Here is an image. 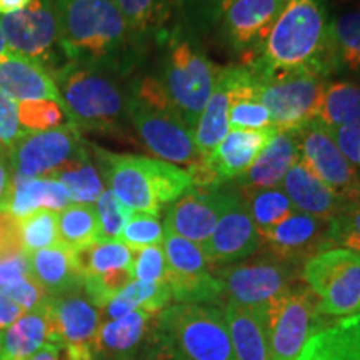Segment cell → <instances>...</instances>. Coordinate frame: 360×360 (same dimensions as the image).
I'll list each match as a JSON object with an SVG mask.
<instances>
[{
	"label": "cell",
	"mask_w": 360,
	"mask_h": 360,
	"mask_svg": "<svg viewBox=\"0 0 360 360\" xmlns=\"http://www.w3.org/2000/svg\"><path fill=\"white\" fill-rule=\"evenodd\" d=\"M165 236V229L159 217L150 214L134 212L130 215L127 225L120 233L119 240L129 247L130 250H141L146 247L162 245Z\"/></svg>",
	"instance_id": "42"
},
{
	"label": "cell",
	"mask_w": 360,
	"mask_h": 360,
	"mask_svg": "<svg viewBox=\"0 0 360 360\" xmlns=\"http://www.w3.org/2000/svg\"><path fill=\"white\" fill-rule=\"evenodd\" d=\"M327 130L345 159L354 167L360 165V124L337 125V127H327Z\"/></svg>",
	"instance_id": "50"
},
{
	"label": "cell",
	"mask_w": 360,
	"mask_h": 360,
	"mask_svg": "<svg viewBox=\"0 0 360 360\" xmlns=\"http://www.w3.org/2000/svg\"><path fill=\"white\" fill-rule=\"evenodd\" d=\"M0 355H2V332H0Z\"/></svg>",
	"instance_id": "59"
},
{
	"label": "cell",
	"mask_w": 360,
	"mask_h": 360,
	"mask_svg": "<svg viewBox=\"0 0 360 360\" xmlns=\"http://www.w3.org/2000/svg\"><path fill=\"white\" fill-rule=\"evenodd\" d=\"M170 300H172V292L167 282L132 281L119 295L103 305L101 315L102 319L114 321L137 309L159 314L169 307Z\"/></svg>",
	"instance_id": "31"
},
{
	"label": "cell",
	"mask_w": 360,
	"mask_h": 360,
	"mask_svg": "<svg viewBox=\"0 0 360 360\" xmlns=\"http://www.w3.org/2000/svg\"><path fill=\"white\" fill-rule=\"evenodd\" d=\"M295 162H299L297 132H278L252 162L247 172L236 179L233 186L240 191L281 187L283 177Z\"/></svg>",
	"instance_id": "23"
},
{
	"label": "cell",
	"mask_w": 360,
	"mask_h": 360,
	"mask_svg": "<svg viewBox=\"0 0 360 360\" xmlns=\"http://www.w3.org/2000/svg\"><path fill=\"white\" fill-rule=\"evenodd\" d=\"M157 342V340H155ZM150 360H177L174 357V355H170L167 350L165 349H162L159 344H157V349H155V352L150 355Z\"/></svg>",
	"instance_id": "57"
},
{
	"label": "cell",
	"mask_w": 360,
	"mask_h": 360,
	"mask_svg": "<svg viewBox=\"0 0 360 360\" xmlns=\"http://www.w3.org/2000/svg\"><path fill=\"white\" fill-rule=\"evenodd\" d=\"M229 334H231L233 360H270L262 307H225Z\"/></svg>",
	"instance_id": "28"
},
{
	"label": "cell",
	"mask_w": 360,
	"mask_h": 360,
	"mask_svg": "<svg viewBox=\"0 0 360 360\" xmlns=\"http://www.w3.org/2000/svg\"><path fill=\"white\" fill-rule=\"evenodd\" d=\"M285 0H236L220 19L224 37L247 64L262 51Z\"/></svg>",
	"instance_id": "18"
},
{
	"label": "cell",
	"mask_w": 360,
	"mask_h": 360,
	"mask_svg": "<svg viewBox=\"0 0 360 360\" xmlns=\"http://www.w3.org/2000/svg\"><path fill=\"white\" fill-rule=\"evenodd\" d=\"M236 187L214 184V186H192L169 205L164 227L177 236L204 245L214 232L219 219L227 209Z\"/></svg>",
	"instance_id": "14"
},
{
	"label": "cell",
	"mask_w": 360,
	"mask_h": 360,
	"mask_svg": "<svg viewBox=\"0 0 360 360\" xmlns=\"http://www.w3.org/2000/svg\"><path fill=\"white\" fill-rule=\"evenodd\" d=\"M58 212L37 210L29 217L19 220L22 249L25 254L47 249L58 244Z\"/></svg>",
	"instance_id": "40"
},
{
	"label": "cell",
	"mask_w": 360,
	"mask_h": 360,
	"mask_svg": "<svg viewBox=\"0 0 360 360\" xmlns=\"http://www.w3.org/2000/svg\"><path fill=\"white\" fill-rule=\"evenodd\" d=\"M29 360H94V355L67 344L60 337L52 335L47 344Z\"/></svg>",
	"instance_id": "51"
},
{
	"label": "cell",
	"mask_w": 360,
	"mask_h": 360,
	"mask_svg": "<svg viewBox=\"0 0 360 360\" xmlns=\"http://www.w3.org/2000/svg\"><path fill=\"white\" fill-rule=\"evenodd\" d=\"M47 309L53 334L84 352L96 355V340L102 326L101 309L89 300L82 289L49 297Z\"/></svg>",
	"instance_id": "19"
},
{
	"label": "cell",
	"mask_w": 360,
	"mask_h": 360,
	"mask_svg": "<svg viewBox=\"0 0 360 360\" xmlns=\"http://www.w3.org/2000/svg\"><path fill=\"white\" fill-rule=\"evenodd\" d=\"M122 13L129 34L137 35L160 24L167 15L169 0H114Z\"/></svg>",
	"instance_id": "41"
},
{
	"label": "cell",
	"mask_w": 360,
	"mask_h": 360,
	"mask_svg": "<svg viewBox=\"0 0 360 360\" xmlns=\"http://www.w3.org/2000/svg\"><path fill=\"white\" fill-rule=\"evenodd\" d=\"M53 80L64 112L79 129H112L125 114L127 97L122 89L97 67L69 62L53 70Z\"/></svg>",
	"instance_id": "5"
},
{
	"label": "cell",
	"mask_w": 360,
	"mask_h": 360,
	"mask_svg": "<svg viewBox=\"0 0 360 360\" xmlns=\"http://www.w3.org/2000/svg\"><path fill=\"white\" fill-rule=\"evenodd\" d=\"M236 0H180V7L192 24L207 27L220 22L222 15Z\"/></svg>",
	"instance_id": "47"
},
{
	"label": "cell",
	"mask_w": 360,
	"mask_h": 360,
	"mask_svg": "<svg viewBox=\"0 0 360 360\" xmlns=\"http://www.w3.org/2000/svg\"><path fill=\"white\" fill-rule=\"evenodd\" d=\"M11 47H8L6 39H4V34H2V29H0V57H6L11 53Z\"/></svg>",
	"instance_id": "58"
},
{
	"label": "cell",
	"mask_w": 360,
	"mask_h": 360,
	"mask_svg": "<svg viewBox=\"0 0 360 360\" xmlns=\"http://www.w3.org/2000/svg\"><path fill=\"white\" fill-rule=\"evenodd\" d=\"M332 249H347L360 254V192L345 199L340 212L328 220Z\"/></svg>",
	"instance_id": "39"
},
{
	"label": "cell",
	"mask_w": 360,
	"mask_h": 360,
	"mask_svg": "<svg viewBox=\"0 0 360 360\" xmlns=\"http://www.w3.org/2000/svg\"><path fill=\"white\" fill-rule=\"evenodd\" d=\"M97 169L109 191L134 212L159 217L162 204L157 197L154 159L130 154H115L94 146Z\"/></svg>",
	"instance_id": "12"
},
{
	"label": "cell",
	"mask_w": 360,
	"mask_h": 360,
	"mask_svg": "<svg viewBox=\"0 0 360 360\" xmlns=\"http://www.w3.org/2000/svg\"><path fill=\"white\" fill-rule=\"evenodd\" d=\"M60 49L74 64L94 65L125 47L129 29L114 0H60Z\"/></svg>",
	"instance_id": "2"
},
{
	"label": "cell",
	"mask_w": 360,
	"mask_h": 360,
	"mask_svg": "<svg viewBox=\"0 0 360 360\" xmlns=\"http://www.w3.org/2000/svg\"><path fill=\"white\" fill-rule=\"evenodd\" d=\"M87 155L80 130L72 122L40 132H27L7 148L12 174L30 179L52 177L57 170Z\"/></svg>",
	"instance_id": "9"
},
{
	"label": "cell",
	"mask_w": 360,
	"mask_h": 360,
	"mask_svg": "<svg viewBox=\"0 0 360 360\" xmlns=\"http://www.w3.org/2000/svg\"><path fill=\"white\" fill-rule=\"evenodd\" d=\"M72 204L69 192L60 182L52 177H22L12 175V191L7 214L22 220L37 210L62 212Z\"/></svg>",
	"instance_id": "26"
},
{
	"label": "cell",
	"mask_w": 360,
	"mask_h": 360,
	"mask_svg": "<svg viewBox=\"0 0 360 360\" xmlns=\"http://www.w3.org/2000/svg\"><path fill=\"white\" fill-rule=\"evenodd\" d=\"M132 276L141 282H165L169 265L162 245H152L135 250L132 260Z\"/></svg>",
	"instance_id": "46"
},
{
	"label": "cell",
	"mask_w": 360,
	"mask_h": 360,
	"mask_svg": "<svg viewBox=\"0 0 360 360\" xmlns=\"http://www.w3.org/2000/svg\"><path fill=\"white\" fill-rule=\"evenodd\" d=\"M219 67L187 40H172L167 57L157 79L165 101L192 130L212 96Z\"/></svg>",
	"instance_id": "6"
},
{
	"label": "cell",
	"mask_w": 360,
	"mask_h": 360,
	"mask_svg": "<svg viewBox=\"0 0 360 360\" xmlns=\"http://www.w3.org/2000/svg\"><path fill=\"white\" fill-rule=\"evenodd\" d=\"M305 285L317 297L322 317H349L360 312V254L328 249L304 264Z\"/></svg>",
	"instance_id": "8"
},
{
	"label": "cell",
	"mask_w": 360,
	"mask_h": 360,
	"mask_svg": "<svg viewBox=\"0 0 360 360\" xmlns=\"http://www.w3.org/2000/svg\"><path fill=\"white\" fill-rule=\"evenodd\" d=\"M96 210L98 215V224H101V236H98V242H109V240H119L120 233H122L124 227L127 225L130 215L134 210L125 207L117 197L112 193L109 188L102 192L96 202Z\"/></svg>",
	"instance_id": "44"
},
{
	"label": "cell",
	"mask_w": 360,
	"mask_h": 360,
	"mask_svg": "<svg viewBox=\"0 0 360 360\" xmlns=\"http://www.w3.org/2000/svg\"><path fill=\"white\" fill-rule=\"evenodd\" d=\"M157 314L137 309L124 317L102 322L96 340V354L112 360H134L139 350L155 334Z\"/></svg>",
	"instance_id": "22"
},
{
	"label": "cell",
	"mask_w": 360,
	"mask_h": 360,
	"mask_svg": "<svg viewBox=\"0 0 360 360\" xmlns=\"http://www.w3.org/2000/svg\"><path fill=\"white\" fill-rule=\"evenodd\" d=\"M52 2H56V4H57V2H60V0H52Z\"/></svg>",
	"instance_id": "60"
},
{
	"label": "cell",
	"mask_w": 360,
	"mask_h": 360,
	"mask_svg": "<svg viewBox=\"0 0 360 360\" xmlns=\"http://www.w3.org/2000/svg\"><path fill=\"white\" fill-rule=\"evenodd\" d=\"M17 254H25L22 249L19 220L4 212L0 214V259L12 257Z\"/></svg>",
	"instance_id": "52"
},
{
	"label": "cell",
	"mask_w": 360,
	"mask_h": 360,
	"mask_svg": "<svg viewBox=\"0 0 360 360\" xmlns=\"http://www.w3.org/2000/svg\"><path fill=\"white\" fill-rule=\"evenodd\" d=\"M317 297L305 283H294L264 305L270 360H297L321 328Z\"/></svg>",
	"instance_id": "7"
},
{
	"label": "cell",
	"mask_w": 360,
	"mask_h": 360,
	"mask_svg": "<svg viewBox=\"0 0 360 360\" xmlns=\"http://www.w3.org/2000/svg\"><path fill=\"white\" fill-rule=\"evenodd\" d=\"M245 67L259 80L292 74L327 77L339 69L326 0H285L262 51Z\"/></svg>",
	"instance_id": "1"
},
{
	"label": "cell",
	"mask_w": 360,
	"mask_h": 360,
	"mask_svg": "<svg viewBox=\"0 0 360 360\" xmlns=\"http://www.w3.org/2000/svg\"><path fill=\"white\" fill-rule=\"evenodd\" d=\"M125 114L147 150L159 160L188 167L199 162L193 130L165 101L157 79L147 77L139 82L127 96Z\"/></svg>",
	"instance_id": "4"
},
{
	"label": "cell",
	"mask_w": 360,
	"mask_h": 360,
	"mask_svg": "<svg viewBox=\"0 0 360 360\" xmlns=\"http://www.w3.org/2000/svg\"><path fill=\"white\" fill-rule=\"evenodd\" d=\"M30 4H32V0H0V15L20 12L25 7H29Z\"/></svg>",
	"instance_id": "56"
},
{
	"label": "cell",
	"mask_w": 360,
	"mask_h": 360,
	"mask_svg": "<svg viewBox=\"0 0 360 360\" xmlns=\"http://www.w3.org/2000/svg\"><path fill=\"white\" fill-rule=\"evenodd\" d=\"M57 224L58 242L70 249L77 250L98 242L101 224L94 205L70 204L62 212H58Z\"/></svg>",
	"instance_id": "33"
},
{
	"label": "cell",
	"mask_w": 360,
	"mask_h": 360,
	"mask_svg": "<svg viewBox=\"0 0 360 360\" xmlns=\"http://www.w3.org/2000/svg\"><path fill=\"white\" fill-rule=\"evenodd\" d=\"M162 244L169 265V277H195L210 272V262L202 245L167 229Z\"/></svg>",
	"instance_id": "37"
},
{
	"label": "cell",
	"mask_w": 360,
	"mask_h": 360,
	"mask_svg": "<svg viewBox=\"0 0 360 360\" xmlns=\"http://www.w3.org/2000/svg\"><path fill=\"white\" fill-rule=\"evenodd\" d=\"M0 29L12 52L47 69L60 47V22L56 2L32 0L24 11L0 15Z\"/></svg>",
	"instance_id": "13"
},
{
	"label": "cell",
	"mask_w": 360,
	"mask_h": 360,
	"mask_svg": "<svg viewBox=\"0 0 360 360\" xmlns=\"http://www.w3.org/2000/svg\"><path fill=\"white\" fill-rule=\"evenodd\" d=\"M277 134L278 130L274 125L259 130H231L209 159L202 162L217 182L236 180L247 172L252 162L257 159Z\"/></svg>",
	"instance_id": "20"
},
{
	"label": "cell",
	"mask_w": 360,
	"mask_h": 360,
	"mask_svg": "<svg viewBox=\"0 0 360 360\" xmlns=\"http://www.w3.org/2000/svg\"><path fill=\"white\" fill-rule=\"evenodd\" d=\"M30 277L27 254H17L12 257L0 259V292L17 285Z\"/></svg>",
	"instance_id": "53"
},
{
	"label": "cell",
	"mask_w": 360,
	"mask_h": 360,
	"mask_svg": "<svg viewBox=\"0 0 360 360\" xmlns=\"http://www.w3.org/2000/svg\"><path fill=\"white\" fill-rule=\"evenodd\" d=\"M75 252V264L80 276H98L117 269L132 267L134 252L120 240L96 242Z\"/></svg>",
	"instance_id": "35"
},
{
	"label": "cell",
	"mask_w": 360,
	"mask_h": 360,
	"mask_svg": "<svg viewBox=\"0 0 360 360\" xmlns=\"http://www.w3.org/2000/svg\"><path fill=\"white\" fill-rule=\"evenodd\" d=\"M236 187V186H233ZM262 247L259 229L247 212L240 191L236 187L233 197L219 219L214 232L202 245L210 264L229 265L245 260Z\"/></svg>",
	"instance_id": "17"
},
{
	"label": "cell",
	"mask_w": 360,
	"mask_h": 360,
	"mask_svg": "<svg viewBox=\"0 0 360 360\" xmlns=\"http://www.w3.org/2000/svg\"><path fill=\"white\" fill-rule=\"evenodd\" d=\"M297 360H360V312L319 328Z\"/></svg>",
	"instance_id": "27"
},
{
	"label": "cell",
	"mask_w": 360,
	"mask_h": 360,
	"mask_svg": "<svg viewBox=\"0 0 360 360\" xmlns=\"http://www.w3.org/2000/svg\"><path fill=\"white\" fill-rule=\"evenodd\" d=\"M215 277L222 283L227 304L240 307H262L297 282V265L269 252L236 265H225Z\"/></svg>",
	"instance_id": "10"
},
{
	"label": "cell",
	"mask_w": 360,
	"mask_h": 360,
	"mask_svg": "<svg viewBox=\"0 0 360 360\" xmlns=\"http://www.w3.org/2000/svg\"><path fill=\"white\" fill-rule=\"evenodd\" d=\"M229 109H231V90L225 72L220 69L212 96L205 103L193 129V141H195L199 160L209 159L215 147L229 134Z\"/></svg>",
	"instance_id": "30"
},
{
	"label": "cell",
	"mask_w": 360,
	"mask_h": 360,
	"mask_svg": "<svg viewBox=\"0 0 360 360\" xmlns=\"http://www.w3.org/2000/svg\"><path fill=\"white\" fill-rule=\"evenodd\" d=\"M0 90L13 101H52L64 109L51 70L17 52L0 57Z\"/></svg>",
	"instance_id": "21"
},
{
	"label": "cell",
	"mask_w": 360,
	"mask_h": 360,
	"mask_svg": "<svg viewBox=\"0 0 360 360\" xmlns=\"http://www.w3.org/2000/svg\"><path fill=\"white\" fill-rule=\"evenodd\" d=\"M155 340L177 360H233L225 312L214 304L169 305L157 314Z\"/></svg>",
	"instance_id": "3"
},
{
	"label": "cell",
	"mask_w": 360,
	"mask_h": 360,
	"mask_svg": "<svg viewBox=\"0 0 360 360\" xmlns=\"http://www.w3.org/2000/svg\"><path fill=\"white\" fill-rule=\"evenodd\" d=\"M295 210L312 217L330 220L340 212L345 199L315 177L302 162H295L281 184Z\"/></svg>",
	"instance_id": "24"
},
{
	"label": "cell",
	"mask_w": 360,
	"mask_h": 360,
	"mask_svg": "<svg viewBox=\"0 0 360 360\" xmlns=\"http://www.w3.org/2000/svg\"><path fill=\"white\" fill-rule=\"evenodd\" d=\"M255 77V75H254ZM327 77L292 74L259 80L260 102L278 132H297L317 117Z\"/></svg>",
	"instance_id": "11"
},
{
	"label": "cell",
	"mask_w": 360,
	"mask_h": 360,
	"mask_svg": "<svg viewBox=\"0 0 360 360\" xmlns=\"http://www.w3.org/2000/svg\"><path fill=\"white\" fill-rule=\"evenodd\" d=\"M259 236L265 252L294 265L305 264L314 255L332 249L328 240V220L299 210L281 224L259 231Z\"/></svg>",
	"instance_id": "16"
},
{
	"label": "cell",
	"mask_w": 360,
	"mask_h": 360,
	"mask_svg": "<svg viewBox=\"0 0 360 360\" xmlns=\"http://www.w3.org/2000/svg\"><path fill=\"white\" fill-rule=\"evenodd\" d=\"M25 314V310L12 302L11 299H7L6 295L0 294V332L6 330L7 327H11L17 319L22 317Z\"/></svg>",
	"instance_id": "55"
},
{
	"label": "cell",
	"mask_w": 360,
	"mask_h": 360,
	"mask_svg": "<svg viewBox=\"0 0 360 360\" xmlns=\"http://www.w3.org/2000/svg\"><path fill=\"white\" fill-rule=\"evenodd\" d=\"M27 134L19 120V103L0 90V147L11 148Z\"/></svg>",
	"instance_id": "48"
},
{
	"label": "cell",
	"mask_w": 360,
	"mask_h": 360,
	"mask_svg": "<svg viewBox=\"0 0 360 360\" xmlns=\"http://www.w3.org/2000/svg\"><path fill=\"white\" fill-rule=\"evenodd\" d=\"M132 281V267L117 269L105 274H98V276L84 277L82 290L89 297L90 302L96 305L97 309H102L109 300L119 295Z\"/></svg>",
	"instance_id": "43"
},
{
	"label": "cell",
	"mask_w": 360,
	"mask_h": 360,
	"mask_svg": "<svg viewBox=\"0 0 360 360\" xmlns=\"http://www.w3.org/2000/svg\"><path fill=\"white\" fill-rule=\"evenodd\" d=\"M52 179L58 180L67 188L72 204L94 205L102 195V192L105 191L101 172H98L97 165L90 162L89 155L57 170Z\"/></svg>",
	"instance_id": "36"
},
{
	"label": "cell",
	"mask_w": 360,
	"mask_h": 360,
	"mask_svg": "<svg viewBox=\"0 0 360 360\" xmlns=\"http://www.w3.org/2000/svg\"><path fill=\"white\" fill-rule=\"evenodd\" d=\"M0 294L6 295L7 299H11L12 302H15L17 305H20L25 312L39 309L40 305H44L49 299V295L45 294V290L34 281L32 277L25 278V281L17 283V285L8 287V289L2 290Z\"/></svg>",
	"instance_id": "49"
},
{
	"label": "cell",
	"mask_w": 360,
	"mask_h": 360,
	"mask_svg": "<svg viewBox=\"0 0 360 360\" xmlns=\"http://www.w3.org/2000/svg\"><path fill=\"white\" fill-rule=\"evenodd\" d=\"M12 169L7 157V148L0 147V214L7 212L12 191Z\"/></svg>",
	"instance_id": "54"
},
{
	"label": "cell",
	"mask_w": 360,
	"mask_h": 360,
	"mask_svg": "<svg viewBox=\"0 0 360 360\" xmlns=\"http://www.w3.org/2000/svg\"><path fill=\"white\" fill-rule=\"evenodd\" d=\"M240 197L259 231L274 227L295 212L294 205L282 187L240 191Z\"/></svg>",
	"instance_id": "34"
},
{
	"label": "cell",
	"mask_w": 360,
	"mask_h": 360,
	"mask_svg": "<svg viewBox=\"0 0 360 360\" xmlns=\"http://www.w3.org/2000/svg\"><path fill=\"white\" fill-rule=\"evenodd\" d=\"M326 127L360 124V87L350 82L327 84L317 117Z\"/></svg>",
	"instance_id": "32"
},
{
	"label": "cell",
	"mask_w": 360,
	"mask_h": 360,
	"mask_svg": "<svg viewBox=\"0 0 360 360\" xmlns=\"http://www.w3.org/2000/svg\"><path fill=\"white\" fill-rule=\"evenodd\" d=\"M337 65L360 70V8L340 13L330 22Z\"/></svg>",
	"instance_id": "38"
},
{
	"label": "cell",
	"mask_w": 360,
	"mask_h": 360,
	"mask_svg": "<svg viewBox=\"0 0 360 360\" xmlns=\"http://www.w3.org/2000/svg\"><path fill=\"white\" fill-rule=\"evenodd\" d=\"M30 277L39 283L49 297L69 294L82 289V276L75 264V252L58 244L27 254Z\"/></svg>",
	"instance_id": "25"
},
{
	"label": "cell",
	"mask_w": 360,
	"mask_h": 360,
	"mask_svg": "<svg viewBox=\"0 0 360 360\" xmlns=\"http://www.w3.org/2000/svg\"><path fill=\"white\" fill-rule=\"evenodd\" d=\"M19 120L25 132H40L64 125L65 112L52 101L19 102Z\"/></svg>",
	"instance_id": "45"
},
{
	"label": "cell",
	"mask_w": 360,
	"mask_h": 360,
	"mask_svg": "<svg viewBox=\"0 0 360 360\" xmlns=\"http://www.w3.org/2000/svg\"><path fill=\"white\" fill-rule=\"evenodd\" d=\"M299 137V160L322 180L342 199L357 195L360 192V177L357 167L345 159L335 146L327 127L317 119L297 130Z\"/></svg>",
	"instance_id": "15"
},
{
	"label": "cell",
	"mask_w": 360,
	"mask_h": 360,
	"mask_svg": "<svg viewBox=\"0 0 360 360\" xmlns=\"http://www.w3.org/2000/svg\"><path fill=\"white\" fill-rule=\"evenodd\" d=\"M53 334L47 302L29 310L11 327L2 330V355L0 360H29L47 344Z\"/></svg>",
	"instance_id": "29"
}]
</instances>
